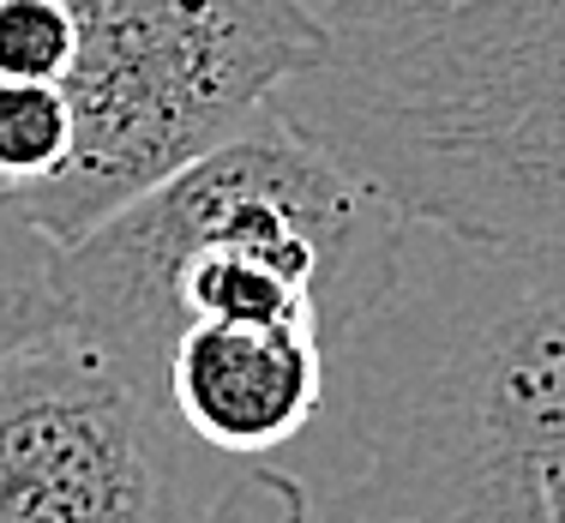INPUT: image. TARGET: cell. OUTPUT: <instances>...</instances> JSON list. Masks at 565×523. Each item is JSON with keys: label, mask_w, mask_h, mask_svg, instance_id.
I'll return each instance as SVG.
<instances>
[{"label": "cell", "mask_w": 565, "mask_h": 523, "mask_svg": "<svg viewBox=\"0 0 565 523\" xmlns=\"http://www.w3.org/2000/svg\"><path fill=\"white\" fill-rule=\"evenodd\" d=\"M349 463L319 523H547L565 481V241L403 217L380 301L331 343Z\"/></svg>", "instance_id": "obj_1"}, {"label": "cell", "mask_w": 565, "mask_h": 523, "mask_svg": "<svg viewBox=\"0 0 565 523\" xmlns=\"http://www.w3.org/2000/svg\"><path fill=\"white\" fill-rule=\"evenodd\" d=\"M397 235V211L271 109L61 247L66 331L163 409V361L186 325L313 319L331 349L380 301Z\"/></svg>", "instance_id": "obj_2"}, {"label": "cell", "mask_w": 565, "mask_h": 523, "mask_svg": "<svg viewBox=\"0 0 565 523\" xmlns=\"http://www.w3.org/2000/svg\"><path fill=\"white\" fill-rule=\"evenodd\" d=\"M271 109L409 223L565 241V0H457L331 36Z\"/></svg>", "instance_id": "obj_3"}, {"label": "cell", "mask_w": 565, "mask_h": 523, "mask_svg": "<svg viewBox=\"0 0 565 523\" xmlns=\"http://www.w3.org/2000/svg\"><path fill=\"white\" fill-rule=\"evenodd\" d=\"M78 24L61 73L73 157L24 193V217L73 247L103 217L241 139L289 78L331 55L301 0H66Z\"/></svg>", "instance_id": "obj_4"}, {"label": "cell", "mask_w": 565, "mask_h": 523, "mask_svg": "<svg viewBox=\"0 0 565 523\" xmlns=\"http://www.w3.org/2000/svg\"><path fill=\"white\" fill-rule=\"evenodd\" d=\"M174 421L78 331L0 361V523H186Z\"/></svg>", "instance_id": "obj_5"}, {"label": "cell", "mask_w": 565, "mask_h": 523, "mask_svg": "<svg viewBox=\"0 0 565 523\" xmlns=\"http://www.w3.org/2000/svg\"><path fill=\"white\" fill-rule=\"evenodd\" d=\"M331 349L313 319H199L163 361V409L193 446L259 463L326 415Z\"/></svg>", "instance_id": "obj_6"}, {"label": "cell", "mask_w": 565, "mask_h": 523, "mask_svg": "<svg viewBox=\"0 0 565 523\" xmlns=\"http://www.w3.org/2000/svg\"><path fill=\"white\" fill-rule=\"evenodd\" d=\"M66 331L61 301V247L24 217L12 193H0V361Z\"/></svg>", "instance_id": "obj_7"}, {"label": "cell", "mask_w": 565, "mask_h": 523, "mask_svg": "<svg viewBox=\"0 0 565 523\" xmlns=\"http://www.w3.org/2000/svg\"><path fill=\"white\" fill-rule=\"evenodd\" d=\"M73 157V109L61 85L0 78V193L24 199L55 181Z\"/></svg>", "instance_id": "obj_8"}, {"label": "cell", "mask_w": 565, "mask_h": 523, "mask_svg": "<svg viewBox=\"0 0 565 523\" xmlns=\"http://www.w3.org/2000/svg\"><path fill=\"white\" fill-rule=\"evenodd\" d=\"M78 24L66 0H0V78L12 85H61Z\"/></svg>", "instance_id": "obj_9"}, {"label": "cell", "mask_w": 565, "mask_h": 523, "mask_svg": "<svg viewBox=\"0 0 565 523\" xmlns=\"http://www.w3.org/2000/svg\"><path fill=\"white\" fill-rule=\"evenodd\" d=\"M186 523H319V517H313L307 476L259 458V463H241Z\"/></svg>", "instance_id": "obj_10"}, {"label": "cell", "mask_w": 565, "mask_h": 523, "mask_svg": "<svg viewBox=\"0 0 565 523\" xmlns=\"http://www.w3.org/2000/svg\"><path fill=\"white\" fill-rule=\"evenodd\" d=\"M331 36L349 31H373V24H397V19H422V12H446L457 0H301Z\"/></svg>", "instance_id": "obj_11"}, {"label": "cell", "mask_w": 565, "mask_h": 523, "mask_svg": "<svg viewBox=\"0 0 565 523\" xmlns=\"http://www.w3.org/2000/svg\"><path fill=\"white\" fill-rule=\"evenodd\" d=\"M547 523H565V481H547Z\"/></svg>", "instance_id": "obj_12"}]
</instances>
